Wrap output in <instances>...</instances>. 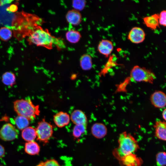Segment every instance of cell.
<instances>
[{"label": "cell", "mask_w": 166, "mask_h": 166, "mask_svg": "<svg viewBox=\"0 0 166 166\" xmlns=\"http://www.w3.org/2000/svg\"><path fill=\"white\" fill-rule=\"evenodd\" d=\"M81 36L78 31L71 29L67 31L65 34L66 40L72 43H76L81 39Z\"/></svg>", "instance_id": "44dd1931"}, {"label": "cell", "mask_w": 166, "mask_h": 166, "mask_svg": "<svg viewBox=\"0 0 166 166\" xmlns=\"http://www.w3.org/2000/svg\"><path fill=\"white\" fill-rule=\"evenodd\" d=\"M112 42L107 39H102L99 42L97 50L100 53L106 57H108L113 49Z\"/></svg>", "instance_id": "30bf717a"}, {"label": "cell", "mask_w": 166, "mask_h": 166, "mask_svg": "<svg viewBox=\"0 0 166 166\" xmlns=\"http://www.w3.org/2000/svg\"><path fill=\"white\" fill-rule=\"evenodd\" d=\"M80 66L85 70L90 69L93 66L91 56L88 54H84L82 55L80 60Z\"/></svg>", "instance_id": "d6986e66"}, {"label": "cell", "mask_w": 166, "mask_h": 166, "mask_svg": "<svg viewBox=\"0 0 166 166\" xmlns=\"http://www.w3.org/2000/svg\"><path fill=\"white\" fill-rule=\"evenodd\" d=\"M18 132L11 124H4L0 130V138L4 141H11L18 136Z\"/></svg>", "instance_id": "52a82bcc"}, {"label": "cell", "mask_w": 166, "mask_h": 166, "mask_svg": "<svg viewBox=\"0 0 166 166\" xmlns=\"http://www.w3.org/2000/svg\"><path fill=\"white\" fill-rule=\"evenodd\" d=\"M5 154V150L4 147L0 144V158L2 157Z\"/></svg>", "instance_id": "1f68e13d"}, {"label": "cell", "mask_w": 166, "mask_h": 166, "mask_svg": "<svg viewBox=\"0 0 166 166\" xmlns=\"http://www.w3.org/2000/svg\"><path fill=\"white\" fill-rule=\"evenodd\" d=\"M12 1L6 0L5 1V2L4 1H0V5H2L9 2H10Z\"/></svg>", "instance_id": "836d02e7"}, {"label": "cell", "mask_w": 166, "mask_h": 166, "mask_svg": "<svg viewBox=\"0 0 166 166\" xmlns=\"http://www.w3.org/2000/svg\"><path fill=\"white\" fill-rule=\"evenodd\" d=\"M53 120L57 126L62 128L69 124L70 117L67 113L61 111L54 115Z\"/></svg>", "instance_id": "8fae6325"}, {"label": "cell", "mask_w": 166, "mask_h": 166, "mask_svg": "<svg viewBox=\"0 0 166 166\" xmlns=\"http://www.w3.org/2000/svg\"><path fill=\"white\" fill-rule=\"evenodd\" d=\"M150 100L152 105L156 108H163L166 106V95L162 91L154 92L151 94Z\"/></svg>", "instance_id": "9c48e42d"}, {"label": "cell", "mask_w": 166, "mask_h": 166, "mask_svg": "<svg viewBox=\"0 0 166 166\" xmlns=\"http://www.w3.org/2000/svg\"></svg>", "instance_id": "e575fe53"}, {"label": "cell", "mask_w": 166, "mask_h": 166, "mask_svg": "<svg viewBox=\"0 0 166 166\" xmlns=\"http://www.w3.org/2000/svg\"><path fill=\"white\" fill-rule=\"evenodd\" d=\"M14 107L18 115L24 117L29 121L35 119L40 113L39 106L34 105L28 99L15 101L14 102Z\"/></svg>", "instance_id": "3957f363"}, {"label": "cell", "mask_w": 166, "mask_h": 166, "mask_svg": "<svg viewBox=\"0 0 166 166\" xmlns=\"http://www.w3.org/2000/svg\"><path fill=\"white\" fill-rule=\"evenodd\" d=\"M25 150L26 153L29 155H38L40 151V147L36 142L30 141L25 144Z\"/></svg>", "instance_id": "ffe728a7"}, {"label": "cell", "mask_w": 166, "mask_h": 166, "mask_svg": "<svg viewBox=\"0 0 166 166\" xmlns=\"http://www.w3.org/2000/svg\"><path fill=\"white\" fill-rule=\"evenodd\" d=\"M18 7L16 4H12L7 8V10L11 12H16L18 10Z\"/></svg>", "instance_id": "4dcf8cb0"}, {"label": "cell", "mask_w": 166, "mask_h": 166, "mask_svg": "<svg viewBox=\"0 0 166 166\" xmlns=\"http://www.w3.org/2000/svg\"><path fill=\"white\" fill-rule=\"evenodd\" d=\"M70 119L75 125L81 124L87 125L86 116L84 113L80 110L77 109L73 111L71 115Z\"/></svg>", "instance_id": "9a60e30c"}, {"label": "cell", "mask_w": 166, "mask_h": 166, "mask_svg": "<svg viewBox=\"0 0 166 166\" xmlns=\"http://www.w3.org/2000/svg\"><path fill=\"white\" fill-rule=\"evenodd\" d=\"M87 125L84 124L75 125L73 131V136L76 138L80 137L84 133L86 130Z\"/></svg>", "instance_id": "d4e9b609"}, {"label": "cell", "mask_w": 166, "mask_h": 166, "mask_svg": "<svg viewBox=\"0 0 166 166\" xmlns=\"http://www.w3.org/2000/svg\"><path fill=\"white\" fill-rule=\"evenodd\" d=\"M145 34L144 30L139 27L132 28L128 35V39L134 44H139L143 42L145 39Z\"/></svg>", "instance_id": "ba28073f"}, {"label": "cell", "mask_w": 166, "mask_h": 166, "mask_svg": "<svg viewBox=\"0 0 166 166\" xmlns=\"http://www.w3.org/2000/svg\"><path fill=\"white\" fill-rule=\"evenodd\" d=\"M155 136L158 139L163 141L166 140V123L165 121H158L154 126Z\"/></svg>", "instance_id": "5bb4252c"}, {"label": "cell", "mask_w": 166, "mask_h": 166, "mask_svg": "<svg viewBox=\"0 0 166 166\" xmlns=\"http://www.w3.org/2000/svg\"><path fill=\"white\" fill-rule=\"evenodd\" d=\"M16 77L14 74L10 72L4 73L2 77V81L5 85L12 86L15 83Z\"/></svg>", "instance_id": "7402d4cb"}, {"label": "cell", "mask_w": 166, "mask_h": 166, "mask_svg": "<svg viewBox=\"0 0 166 166\" xmlns=\"http://www.w3.org/2000/svg\"><path fill=\"white\" fill-rule=\"evenodd\" d=\"M131 78L137 82H145L152 84L156 78L155 74L151 70L144 67L136 65L130 72Z\"/></svg>", "instance_id": "5b68a950"}, {"label": "cell", "mask_w": 166, "mask_h": 166, "mask_svg": "<svg viewBox=\"0 0 166 166\" xmlns=\"http://www.w3.org/2000/svg\"><path fill=\"white\" fill-rule=\"evenodd\" d=\"M66 19L70 24L76 26L79 25L82 21V16L80 12L73 9L69 10L65 15Z\"/></svg>", "instance_id": "7c38bea8"}, {"label": "cell", "mask_w": 166, "mask_h": 166, "mask_svg": "<svg viewBox=\"0 0 166 166\" xmlns=\"http://www.w3.org/2000/svg\"><path fill=\"white\" fill-rule=\"evenodd\" d=\"M15 123L19 130H22L27 127L29 124V120L26 117L18 115L14 119Z\"/></svg>", "instance_id": "603a6c76"}, {"label": "cell", "mask_w": 166, "mask_h": 166, "mask_svg": "<svg viewBox=\"0 0 166 166\" xmlns=\"http://www.w3.org/2000/svg\"><path fill=\"white\" fill-rule=\"evenodd\" d=\"M12 32L10 29L3 27L0 29V39L2 41L6 42L12 37Z\"/></svg>", "instance_id": "cb8c5ba5"}, {"label": "cell", "mask_w": 166, "mask_h": 166, "mask_svg": "<svg viewBox=\"0 0 166 166\" xmlns=\"http://www.w3.org/2000/svg\"><path fill=\"white\" fill-rule=\"evenodd\" d=\"M22 136L23 139L26 141H33L37 137L35 128L32 127H27L23 130Z\"/></svg>", "instance_id": "ac0fdd59"}, {"label": "cell", "mask_w": 166, "mask_h": 166, "mask_svg": "<svg viewBox=\"0 0 166 166\" xmlns=\"http://www.w3.org/2000/svg\"><path fill=\"white\" fill-rule=\"evenodd\" d=\"M162 117L163 118L164 120V121H165L166 120V109H165L162 113Z\"/></svg>", "instance_id": "d6a6232c"}, {"label": "cell", "mask_w": 166, "mask_h": 166, "mask_svg": "<svg viewBox=\"0 0 166 166\" xmlns=\"http://www.w3.org/2000/svg\"><path fill=\"white\" fill-rule=\"evenodd\" d=\"M55 38L48 29H44L39 26L28 37L27 41L29 44H34L51 49L53 48Z\"/></svg>", "instance_id": "7a4b0ae2"}, {"label": "cell", "mask_w": 166, "mask_h": 166, "mask_svg": "<svg viewBox=\"0 0 166 166\" xmlns=\"http://www.w3.org/2000/svg\"><path fill=\"white\" fill-rule=\"evenodd\" d=\"M91 133L97 139L104 137L107 133V129L106 126L101 123L94 124L91 128Z\"/></svg>", "instance_id": "4fadbf2b"}, {"label": "cell", "mask_w": 166, "mask_h": 166, "mask_svg": "<svg viewBox=\"0 0 166 166\" xmlns=\"http://www.w3.org/2000/svg\"><path fill=\"white\" fill-rule=\"evenodd\" d=\"M118 143L117 152L120 157L134 153L139 148L137 141L130 133L126 132L120 134Z\"/></svg>", "instance_id": "277c9868"}, {"label": "cell", "mask_w": 166, "mask_h": 166, "mask_svg": "<svg viewBox=\"0 0 166 166\" xmlns=\"http://www.w3.org/2000/svg\"><path fill=\"white\" fill-rule=\"evenodd\" d=\"M53 44L56 45L58 49H61L65 46L63 40L60 38L55 37Z\"/></svg>", "instance_id": "f546056e"}, {"label": "cell", "mask_w": 166, "mask_h": 166, "mask_svg": "<svg viewBox=\"0 0 166 166\" xmlns=\"http://www.w3.org/2000/svg\"><path fill=\"white\" fill-rule=\"evenodd\" d=\"M44 22L35 14L24 11L16 13L11 24L14 36L20 41L28 37L37 27L41 26Z\"/></svg>", "instance_id": "6da1fadb"}, {"label": "cell", "mask_w": 166, "mask_h": 166, "mask_svg": "<svg viewBox=\"0 0 166 166\" xmlns=\"http://www.w3.org/2000/svg\"><path fill=\"white\" fill-rule=\"evenodd\" d=\"M86 1L83 0H75L72 1V5L74 9L79 11L83 10L86 5Z\"/></svg>", "instance_id": "4316f807"}, {"label": "cell", "mask_w": 166, "mask_h": 166, "mask_svg": "<svg viewBox=\"0 0 166 166\" xmlns=\"http://www.w3.org/2000/svg\"><path fill=\"white\" fill-rule=\"evenodd\" d=\"M121 162L125 166H141V160L134 153H131L121 157Z\"/></svg>", "instance_id": "2e32d148"}, {"label": "cell", "mask_w": 166, "mask_h": 166, "mask_svg": "<svg viewBox=\"0 0 166 166\" xmlns=\"http://www.w3.org/2000/svg\"><path fill=\"white\" fill-rule=\"evenodd\" d=\"M35 129L37 139L45 143H47L53 134L52 125L43 119L38 123Z\"/></svg>", "instance_id": "8992f818"}, {"label": "cell", "mask_w": 166, "mask_h": 166, "mask_svg": "<svg viewBox=\"0 0 166 166\" xmlns=\"http://www.w3.org/2000/svg\"><path fill=\"white\" fill-rule=\"evenodd\" d=\"M166 153L161 152L158 153L156 155V161L157 166H164L166 163Z\"/></svg>", "instance_id": "484cf974"}, {"label": "cell", "mask_w": 166, "mask_h": 166, "mask_svg": "<svg viewBox=\"0 0 166 166\" xmlns=\"http://www.w3.org/2000/svg\"><path fill=\"white\" fill-rule=\"evenodd\" d=\"M37 166H60L56 160L51 159L39 163Z\"/></svg>", "instance_id": "83f0119b"}, {"label": "cell", "mask_w": 166, "mask_h": 166, "mask_svg": "<svg viewBox=\"0 0 166 166\" xmlns=\"http://www.w3.org/2000/svg\"><path fill=\"white\" fill-rule=\"evenodd\" d=\"M159 14H155L143 18L144 24L152 30H156L159 26Z\"/></svg>", "instance_id": "e0dca14e"}, {"label": "cell", "mask_w": 166, "mask_h": 166, "mask_svg": "<svg viewBox=\"0 0 166 166\" xmlns=\"http://www.w3.org/2000/svg\"><path fill=\"white\" fill-rule=\"evenodd\" d=\"M159 24L165 27L166 26V11L165 10L162 11L159 14Z\"/></svg>", "instance_id": "f1b7e54d"}]
</instances>
